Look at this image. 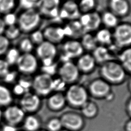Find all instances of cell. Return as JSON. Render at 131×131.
Returning <instances> with one entry per match:
<instances>
[{
    "mask_svg": "<svg viewBox=\"0 0 131 131\" xmlns=\"http://www.w3.org/2000/svg\"><path fill=\"white\" fill-rule=\"evenodd\" d=\"M100 74L101 78L110 84H118L123 82L126 75V72L119 61L114 59L101 65Z\"/></svg>",
    "mask_w": 131,
    "mask_h": 131,
    "instance_id": "1",
    "label": "cell"
},
{
    "mask_svg": "<svg viewBox=\"0 0 131 131\" xmlns=\"http://www.w3.org/2000/svg\"><path fill=\"white\" fill-rule=\"evenodd\" d=\"M41 17L36 9L25 10L18 18V27L25 33H31L39 25Z\"/></svg>",
    "mask_w": 131,
    "mask_h": 131,
    "instance_id": "2",
    "label": "cell"
},
{
    "mask_svg": "<svg viewBox=\"0 0 131 131\" xmlns=\"http://www.w3.org/2000/svg\"><path fill=\"white\" fill-rule=\"evenodd\" d=\"M54 79L45 72L36 75L32 81V87L36 94L46 96L53 91Z\"/></svg>",
    "mask_w": 131,
    "mask_h": 131,
    "instance_id": "3",
    "label": "cell"
},
{
    "mask_svg": "<svg viewBox=\"0 0 131 131\" xmlns=\"http://www.w3.org/2000/svg\"><path fill=\"white\" fill-rule=\"evenodd\" d=\"M113 40L120 48L129 47L131 43V25L128 23L119 24L112 34Z\"/></svg>",
    "mask_w": 131,
    "mask_h": 131,
    "instance_id": "4",
    "label": "cell"
},
{
    "mask_svg": "<svg viewBox=\"0 0 131 131\" xmlns=\"http://www.w3.org/2000/svg\"><path fill=\"white\" fill-rule=\"evenodd\" d=\"M65 98L71 105L74 107H81L88 101V95L83 86L74 84L67 90Z\"/></svg>",
    "mask_w": 131,
    "mask_h": 131,
    "instance_id": "5",
    "label": "cell"
},
{
    "mask_svg": "<svg viewBox=\"0 0 131 131\" xmlns=\"http://www.w3.org/2000/svg\"><path fill=\"white\" fill-rule=\"evenodd\" d=\"M57 54L55 45L45 40L38 45L36 49V57L46 66H50Z\"/></svg>",
    "mask_w": 131,
    "mask_h": 131,
    "instance_id": "6",
    "label": "cell"
},
{
    "mask_svg": "<svg viewBox=\"0 0 131 131\" xmlns=\"http://www.w3.org/2000/svg\"><path fill=\"white\" fill-rule=\"evenodd\" d=\"M60 0H38L36 10L40 16L50 18L58 17Z\"/></svg>",
    "mask_w": 131,
    "mask_h": 131,
    "instance_id": "7",
    "label": "cell"
},
{
    "mask_svg": "<svg viewBox=\"0 0 131 131\" xmlns=\"http://www.w3.org/2000/svg\"><path fill=\"white\" fill-rule=\"evenodd\" d=\"M16 64L18 71L27 75L34 73L38 67L37 57L31 53L20 54Z\"/></svg>",
    "mask_w": 131,
    "mask_h": 131,
    "instance_id": "8",
    "label": "cell"
},
{
    "mask_svg": "<svg viewBox=\"0 0 131 131\" xmlns=\"http://www.w3.org/2000/svg\"><path fill=\"white\" fill-rule=\"evenodd\" d=\"M59 78L66 84L75 82L79 78L80 72L76 64L70 60L64 61L58 69Z\"/></svg>",
    "mask_w": 131,
    "mask_h": 131,
    "instance_id": "9",
    "label": "cell"
},
{
    "mask_svg": "<svg viewBox=\"0 0 131 131\" xmlns=\"http://www.w3.org/2000/svg\"><path fill=\"white\" fill-rule=\"evenodd\" d=\"M78 20L85 33L98 30L101 24L100 14L96 11L81 14Z\"/></svg>",
    "mask_w": 131,
    "mask_h": 131,
    "instance_id": "10",
    "label": "cell"
},
{
    "mask_svg": "<svg viewBox=\"0 0 131 131\" xmlns=\"http://www.w3.org/2000/svg\"><path fill=\"white\" fill-rule=\"evenodd\" d=\"M25 113L19 106L11 104L3 110V119L6 124L16 126L23 121Z\"/></svg>",
    "mask_w": 131,
    "mask_h": 131,
    "instance_id": "11",
    "label": "cell"
},
{
    "mask_svg": "<svg viewBox=\"0 0 131 131\" xmlns=\"http://www.w3.org/2000/svg\"><path fill=\"white\" fill-rule=\"evenodd\" d=\"M62 53L66 61L74 58H78L82 54L84 50L80 42L77 39H70L65 41L62 46Z\"/></svg>",
    "mask_w": 131,
    "mask_h": 131,
    "instance_id": "12",
    "label": "cell"
},
{
    "mask_svg": "<svg viewBox=\"0 0 131 131\" xmlns=\"http://www.w3.org/2000/svg\"><path fill=\"white\" fill-rule=\"evenodd\" d=\"M81 14L75 1H66L60 7L58 16L62 19L72 21L78 19Z\"/></svg>",
    "mask_w": 131,
    "mask_h": 131,
    "instance_id": "13",
    "label": "cell"
},
{
    "mask_svg": "<svg viewBox=\"0 0 131 131\" xmlns=\"http://www.w3.org/2000/svg\"><path fill=\"white\" fill-rule=\"evenodd\" d=\"M109 11L118 18L125 17L129 14L130 10L128 0H107Z\"/></svg>",
    "mask_w": 131,
    "mask_h": 131,
    "instance_id": "14",
    "label": "cell"
},
{
    "mask_svg": "<svg viewBox=\"0 0 131 131\" xmlns=\"http://www.w3.org/2000/svg\"><path fill=\"white\" fill-rule=\"evenodd\" d=\"M40 105V99L38 95L27 92L24 94L20 100L19 106L26 112H34Z\"/></svg>",
    "mask_w": 131,
    "mask_h": 131,
    "instance_id": "15",
    "label": "cell"
},
{
    "mask_svg": "<svg viewBox=\"0 0 131 131\" xmlns=\"http://www.w3.org/2000/svg\"><path fill=\"white\" fill-rule=\"evenodd\" d=\"M60 120L62 127H64L69 131L78 130L81 128L83 125L82 118L76 113H66L62 116Z\"/></svg>",
    "mask_w": 131,
    "mask_h": 131,
    "instance_id": "16",
    "label": "cell"
},
{
    "mask_svg": "<svg viewBox=\"0 0 131 131\" xmlns=\"http://www.w3.org/2000/svg\"><path fill=\"white\" fill-rule=\"evenodd\" d=\"M91 94L96 97H106L110 93V84L102 78L93 80L89 86Z\"/></svg>",
    "mask_w": 131,
    "mask_h": 131,
    "instance_id": "17",
    "label": "cell"
},
{
    "mask_svg": "<svg viewBox=\"0 0 131 131\" xmlns=\"http://www.w3.org/2000/svg\"><path fill=\"white\" fill-rule=\"evenodd\" d=\"M45 40L56 45L61 42L66 37L63 27L58 26H50L43 30Z\"/></svg>",
    "mask_w": 131,
    "mask_h": 131,
    "instance_id": "18",
    "label": "cell"
},
{
    "mask_svg": "<svg viewBox=\"0 0 131 131\" xmlns=\"http://www.w3.org/2000/svg\"><path fill=\"white\" fill-rule=\"evenodd\" d=\"M76 66L80 73L88 74L92 72L96 65L92 54H82L77 58Z\"/></svg>",
    "mask_w": 131,
    "mask_h": 131,
    "instance_id": "19",
    "label": "cell"
},
{
    "mask_svg": "<svg viewBox=\"0 0 131 131\" xmlns=\"http://www.w3.org/2000/svg\"><path fill=\"white\" fill-rule=\"evenodd\" d=\"M63 28L66 37L73 39L77 40V38H81L85 33L78 19L69 21Z\"/></svg>",
    "mask_w": 131,
    "mask_h": 131,
    "instance_id": "20",
    "label": "cell"
},
{
    "mask_svg": "<svg viewBox=\"0 0 131 131\" xmlns=\"http://www.w3.org/2000/svg\"><path fill=\"white\" fill-rule=\"evenodd\" d=\"M92 52L96 64L101 65L107 61L113 59L110 50L106 46L98 45Z\"/></svg>",
    "mask_w": 131,
    "mask_h": 131,
    "instance_id": "21",
    "label": "cell"
},
{
    "mask_svg": "<svg viewBox=\"0 0 131 131\" xmlns=\"http://www.w3.org/2000/svg\"><path fill=\"white\" fill-rule=\"evenodd\" d=\"M94 36L99 45L106 47L111 45L113 41L112 33L110 29L106 28L97 30Z\"/></svg>",
    "mask_w": 131,
    "mask_h": 131,
    "instance_id": "22",
    "label": "cell"
},
{
    "mask_svg": "<svg viewBox=\"0 0 131 131\" xmlns=\"http://www.w3.org/2000/svg\"><path fill=\"white\" fill-rule=\"evenodd\" d=\"M118 61L126 73L131 72V49L130 47L124 48L118 55Z\"/></svg>",
    "mask_w": 131,
    "mask_h": 131,
    "instance_id": "23",
    "label": "cell"
},
{
    "mask_svg": "<svg viewBox=\"0 0 131 131\" xmlns=\"http://www.w3.org/2000/svg\"><path fill=\"white\" fill-rule=\"evenodd\" d=\"M100 16L101 24L107 29H114L119 24V18L109 10L104 11Z\"/></svg>",
    "mask_w": 131,
    "mask_h": 131,
    "instance_id": "24",
    "label": "cell"
},
{
    "mask_svg": "<svg viewBox=\"0 0 131 131\" xmlns=\"http://www.w3.org/2000/svg\"><path fill=\"white\" fill-rule=\"evenodd\" d=\"M65 96L60 92L51 95L48 99L49 106L53 110H59L62 108L66 103Z\"/></svg>",
    "mask_w": 131,
    "mask_h": 131,
    "instance_id": "25",
    "label": "cell"
},
{
    "mask_svg": "<svg viewBox=\"0 0 131 131\" xmlns=\"http://www.w3.org/2000/svg\"><path fill=\"white\" fill-rule=\"evenodd\" d=\"M84 51L92 52L98 45L95 36L91 33H85L81 37L80 41Z\"/></svg>",
    "mask_w": 131,
    "mask_h": 131,
    "instance_id": "26",
    "label": "cell"
},
{
    "mask_svg": "<svg viewBox=\"0 0 131 131\" xmlns=\"http://www.w3.org/2000/svg\"><path fill=\"white\" fill-rule=\"evenodd\" d=\"M12 92L6 86L0 84V107H6L13 101Z\"/></svg>",
    "mask_w": 131,
    "mask_h": 131,
    "instance_id": "27",
    "label": "cell"
},
{
    "mask_svg": "<svg viewBox=\"0 0 131 131\" xmlns=\"http://www.w3.org/2000/svg\"><path fill=\"white\" fill-rule=\"evenodd\" d=\"M81 14L90 13L95 11L97 6V0H80L77 3Z\"/></svg>",
    "mask_w": 131,
    "mask_h": 131,
    "instance_id": "28",
    "label": "cell"
},
{
    "mask_svg": "<svg viewBox=\"0 0 131 131\" xmlns=\"http://www.w3.org/2000/svg\"><path fill=\"white\" fill-rule=\"evenodd\" d=\"M24 127L26 131H37L40 126L38 119L35 116L30 115L25 118L24 120Z\"/></svg>",
    "mask_w": 131,
    "mask_h": 131,
    "instance_id": "29",
    "label": "cell"
},
{
    "mask_svg": "<svg viewBox=\"0 0 131 131\" xmlns=\"http://www.w3.org/2000/svg\"><path fill=\"white\" fill-rule=\"evenodd\" d=\"M81 107L82 114L88 118L94 117L97 113L96 105L91 101H87Z\"/></svg>",
    "mask_w": 131,
    "mask_h": 131,
    "instance_id": "30",
    "label": "cell"
},
{
    "mask_svg": "<svg viewBox=\"0 0 131 131\" xmlns=\"http://www.w3.org/2000/svg\"><path fill=\"white\" fill-rule=\"evenodd\" d=\"M20 54L18 49L13 48L8 49L6 52V61L9 65L16 64Z\"/></svg>",
    "mask_w": 131,
    "mask_h": 131,
    "instance_id": "31",
    "label": "cell"
},
{
    "mask_svg": "<svg viewBox=\"0 0 131 131\" xmlns=\"http://www.w3.org/2000/svg\"><path fill=\"white\" fill-rule=\"evenodd\" d=\"M34 45L29 38L23 39L19 43V49L23 53H31Z\"/></svg>",
    "mask_w": 131,
    "mask_h": 131,
    "instance_id": "32",
    "label": "cell"
},
{
    "mask_svg": "<svg viewBox=\"0 0 131 131\" xmlns=\"http://www.w3.org/2000/svg\"><path fill=\"white\" fill-rule=\"evenodd\" d=\"M33 45H39L45 40L43 32L38 30H35L31 32L30 38H29Z\"/></svg>",
    "mask_w": 131,
    "mask_h": 131,
    "instance_id": "33",
    "label": "cell"
},
{
    "mask_svg": "<svg viewBox=\"0 0 131 131\" xmlns=\"http://www.w3.org/2000/svg\"><path fill=\"white\" fill-rule=\"evenodd\" d=\"M20 33V30L18 27L15 25L9 26L5 30L6 37L8 39H14L17 38Z\"/></svg>",
    "mask_w": 131,
    "mask_h": 131,
    "instance_id": "34",
    "label": "cell"
},
{
    "mask_svg": "<svg viewBox=\"0 0 131 131\" xmlns=\"http://www.w3.org/2000/svg\"><path fill=\"white\" fill-rule=\"evenodd\" d=\"M15 5V0H0V12L7 13L12 10Z\"/></svg>",
    "mask_w": 131,
    "mask_h": 131,
    "instance_id": "35",
    "label": "cell"
},
{
    "mask_svg": "<svg viewBox=\"0 0 131 131\" xmlns=\"http://www.w3.org/2000/svg\"><path fill=\"white\" fill-rule=\"evenodd\" d=\"M62 127V126L60 119H52L47 124V128L49 131H60Z\"/></svg>",
    "mask_w": 131,
    "mask_h": 131,
    "instance_id": "36",
    "label": "cell"
},
{
    "mask_svg": "<svg viewBox=\"0 0 131 131\" xmlns=\"http://www.w3.org/2000/svg\"><path fill=\"white\" fill-rule=\"evenodd\" d=\"M38 0H19L20 6L25 10L35 9Z\"/></svg>",
    "mask_w": 131,
    "mask_h": 131,
    "instance_id": "37",
    "label": "cell"
},
{
    "mask_svg": "<svg viewBox=\"0 0 131 131\" xmlns=\"http://www.w3.org/2000/svg\"><path fill=\"white\" fill-rule=\"evenodd\" d=\"M9 46V39L5 36L0 35V55L7 51Z\"/></svg>",
    "mask_w": 131,
    "mask_h": 131,
    "instance_id": "38",
    "label": "cell"
},
{
    "mask_svg": "<svg viewBox=\"0 0 131 131\" xmlns=\"http://www.w3.org/2000/svg\"><path fill=\"white\" fill-rule=\"evenodd\" d=\"M6 25H8V26L15 25L16 21H17V18L16 16L11 13H7L3 19Z\"/></svg>",
    "mask_w": 131,
    "mask_h": 131,
    "instance_id": "39",
    "label": "cell"
},
{
    "mask_svg": "<svg viewBox=\"0 0 131 131\" xmlns=\"http://www.w3.org/2000/svg\"><path fill=\"white\" fill-rule=\"evenodd\" d=\"M9 66L5 60L0 59V76L4 77L9 71Z\"/></svg>",
    "mask_w": 131,
    "mask_h": 131,
    "instance_id": "40",
    "label": "cell"
},
{
    "mask_svg": "<svg viewBox=\"0 0 131 131\" xmlns=\"http://www.w3.org/2000/svg\"><path fill=\"white\" fill-rule=\"evenodd\" d=\"M66 83L63 82L59 78L58 80H54L53 81V91L60 92L64 90Z\"/></svg>",
    "mask_w": 131,
    "mask_h": 131,
    "instance_id": "41",
    "label": "cell"
},
{
    "mask_svg": "<svg viewBox=\"0 0 131 131\" xmlns=\"http://www.w3.org/2000/svg\"><path fill=\"white\" fill-rule=\"evenodd\" d=\"M16 74L15 72H10L9 71L3 77H4V81L5 82L10 83L13 82L15 80L16 78Z\"/></svg>",
    "mask_w": 131,
    "mask_h": 131,
    "instance_id": "42",
    "label": "cell"
},
{
    "mask_svg": "<svg viewBox=\"0 0 131 131\" xmlns=\"http://www.w3.org/2000/svg\"><path fill=\"white\" fill-rule=\"evenodd\" d=\"M16 127L11 125L5 124L2 128H1V131H17Z\"/></svg>",
    "mask_w": 131,
    "mask_h": 131,
    "instance_id": "43",
    "label": "cell"
},
{
    "mask_svg": "<svg viewBox=\"0 0 131 131\" xmlns=\"http://www.w3.org/2000/svg\"><path fill=\"white\" fill-rule=\"evenodd\" d=\"M5 24L2 18H0V35L5 30Z\"/></svg>",
    "mask_w": 131,
    "mask_h": 131,
    "instance_id": "44",
    "label": "cell"
},
{
    "mask_svg": "<svg viewBox=\"0 0 131 131\" xmlns=\"http://www.w3.org/2000/svg\"><path fill=\"white\" fill-rule=\"evenodd\" d=\"M126 131H131V122L129 120L126 124L125 126Z\"/></svg>",
    "mask_w": 131,
    "mask_h": 131,
    "instance_id": "45",
    "label": "cell"
},
{
    "mask_svg": "<svg viewBox=\"0 0 131 131\" xmlns=\"http://www.w3.org/2000/svg\"><path fill=\"white\" fill-rule=\"evenodd\" d=\"M130 108H131V102H130V100H129V102H128V103L127 105V111L128 112L129 115L130 114V111H131Z\"/></svg>",
    "mask_w": 131,
    "mask_h": 131,
    "instance_id": "46",
    "label": "cell"
},
{
    "mask_svg": "<svg viewBox=\"0 0 131 131\" xmlns=\"http://www.w3.org/2000/svg\"><path fill=\"white\" fill-rule=\"evenodd\" d=\"M3 110L2 108L0 107V121L3 119Z\"/></svg>",
    "mask_w": 131,
    "mask_h": 131,
    "instance_id": "47",
    "label": "cell"
},
{
    "mask_svg": "<svg viewBox=\"0 0 131 131\" xmlns=\"http://www.w3.org/2000/svg\"><path fill=\"white\" fill-rule=\"evenodd\" d=\"M60 131H69V130H67V129H66V130L65 129V130H60Z\"/></svg>",
    "mask_w": 131,
    "mask_h": 131,
    "instance_id": "48",
    "label": "cell"
},
{
    "mask_svg": "<svg viewBox=\"0 0 131 131\" xmlns=\"http://www.w3.org/2000/svg\"><path fill=\"white\" fill-rule=\"evenodd\" d=\"M37 131H45V130H37Z\"/></svg>",
    "mask_w": 131,
    "mask_h": 131,
    "instance_id": "49",
    "label": "cell"
},
{
    "mask_svg": "<svg viewBox=\"0 0 131 131\" xmlns=\"http://www.w3.org/2000/svg\"><path fill=\"white\" fill-rule=\"evenodd\" d=\"M66 1H75L76 0H66Z\"/></svg>",
    "mask_w": 131,
    "mask_h": 131,
    "instance_id": "50",
    "label": "cell"
},
{
    "mask_svg": "<svg viewBox=\"0 0 131 131\" xmlns=\"http://www.w3.org/2000/svg\"><path fill=\"white\" fill-rule=\"evenodd\" d=\"M0 131H1V128L0 127Z\"/></svg>",
    "mask_w": 131,
    "mask_h": 131,
    "instance_id": "51",
    "label": "cell"
},
{
    "mask_svg": "<svg viewBox=\"0 0 131 131\" xmlns=\"http://www.w3.org/2000/svg\"><path fill=\"white\" fill-rule=\"evenodd\" d=\"M17 131H20V130H17Z\"/></svg>",
    "mask_w": 131,
    "mask_h": 131,
    "instance_id": "52",
    "label": "cell"
}]
</instances>
